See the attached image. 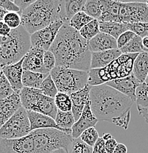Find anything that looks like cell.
Wrapping results in <instances>:
<instances>
[{
    "label": "cell",
    "mask_w": 148,
    "mask_h": 153,
    "mask_svg": "<svg viewBox=\"0 0 148 153\" xmlns=\"http://www.w3.org/2000/svg\"><path fill=\"white\" fill-rule=\"evenodd\" d=\"M55 120L58 127H60V128L66 129V130L71 129V127L76 122L74 115L71 111L63 112V111H58Z\"/></svg>",
    "instance_id": "obj_29"
},
{
    "label": "cell",
    "mask_w": 148,
    "mask_h": 153,
    "mask_svg": "<svg viewBox=\"0 0 148 153\" xmlns=\"http://www.w3.org/2000/svg\"><path fill=\"white\" fill-rule=\"evenodd\" d=\"M10 31L11 29L3 21L0 22V36H7Z\"/></svg>",
    "instance_id": "obj_47"
},
{
    "label": "cell",
    "mask_w": 148,
    "mask_h": 153,
    "mask_svg": "<svg viewBox=\"0 0 148 153\" xmlns=\"http://www.w3.org/2000/svg\"><path fill=\"white\" fill-rule=\"evenodd\" d=\"M0 153H36L32 136L30 134L16 139H2Z\"/></svg>",
    "instance_id": "obj_10"
},
{
    "label": "cell",
    "mask_w": 148,
    "mask_h": 153,
    "mask_svg": "<svg viewBox=\"0 0 148 153\" xmlns=\"http://www.w3.org/2000/svg\"><path fill=\"white\" fill-rule=\"evenodd\" d=\"M130 121V111H127L124 114L121 115L120 116H118L117 118H114L111 120L114 124L117 126L122 127L124 130H126L128 128L129 123Z\"/></svg>",
    "instance_id": "obj_41"
},
{
    "label": "cell",
    "mask_w": 148,
    "mask_h": 153,
    "mask_svg": "<svg viewBox=\"0 0 148 153\" xmlns=\"http://www.w3.org/2000/svg\"><path fill=\"white\" fill-rule=\"evenodd\" d=\"M30 123V129L31 132L33 130H39V129H57L60 131H63L69 135H71L72 130L71 129H63L58 127V124L55 122V120L50 116L46 115L39 114V113L34 112L31 111H27Z\"/></svg>",
    "instance_id": "obj_13"
},
{
    "label": "cell",
    "mask_w": 148,
    "mask_h": 153,
    "mask_svg": "<svg viewBox=\"0 0 148 153\" xmlns=\"http://www.w3.org/2000/svg\"><path fill=\"white\" fill-rule=\"evenodd\" d=\"M92 148H93V153H107L106 149V141L103 137L98 138Z\"/></svg>",
    "instance_id": "obj_44"
},
{
    "label": "cell",
    "mask_w": 148,
    "mask_h": 153,
    "mask_svg": "<svg viewBox=\"0 0 148 153\" xmlns=\"http://www.w3.org/2000/svg\"><path fill=\"white\" fill-rule=\"evenodd\" d=\"M35 1H36L35 0H14L13 2L18 6L21 12H22L25 9L28 8L30 5H31L33 3H34Z\"/></svg>",
    "instance_id": "obj_46"
},
{
    "label": "cell",
    "mask_w": 148,
    "mask_h": 153,
    "mask_svg": "<svg viewBox=\"0 0 148 153\" xmlns=\"http://www.w3.org/2000/svg\"><path fill=\"white\" fill-rule=\"evenodd\" d=\"M14 93L10 82L6 76L2 74L0 79V100L10 97Z\"/></svg>",
    "instance_id": "obj_39"
},
{
    "label": "cell",
    "mask_w": 148,
    "mask_h": 153,
    "mask_svg": "<svg viewBox=\"0 0 148 153\" xmlns=\"http://www.w3.org/2000/svg\"><path fill=\"white\" fill-rule=\"evenodd\" d=\"M49 51L55 55L56 66L87 72L90 71L91 52L89 50V41L69 23H65L60 29Z\"/></svg>",
    "instance_id": "obj_1"
},
{
    "label": "cell",
    "mask_w": 148,
    "mask_h": 153,
    "mask_svg": "<svg viewBox=\"0 0 148 153\" xmlns=\"http://www.w3.org/2000/svg\"><path fill=\"white\" fill-rule=\"evenodd\" d=\"M23 60L24 57L20 61L9 65L2 68L3 74L10 82L13 90L14 91V92L18 94L20 93L21 90L24 87L22 81L24 71L23 68H22Z\"/></svg>",
    "instance_id": "obj_16"
},
{
    "label": "cell",
    "mask_w": 148,
    "mask_h": 153,
    "mask_svg": "<svg viewBox=\"0 0 148 153\" xmlns=\"http://www.w3.org/2000/svg\"><path fill=\"white\" fill-rule=\"evenodd\" d=\"M51 153H68V151L66 150L65 149H59L55 151H53V152Z\"/></svg>",
    "instance_id": "obj_52"
},
{
    "label": "cell",
    "mask_w": 148,
    "mask_h": 153,
    "mask_svg": "<svg viewBox=\"0 0 148 153\" xmlns=\"http://www.w3.org/2000/svg\"><path fill=\"white\" fill-rule=\"evenodd\" d=\"M55 102L58 111L69 112L72 110V102L70 96L67 94L58 92L55 97Z\"/></svg>",
    "instance_id": "obj_33"
},
{
    "label": "cell",
    "mask_w": 148,
    "mask_h": 153,
    "mask_svg": "<svg viewBox=\"0 0 148 153\" xmlns=\"http://www.w3.org/2000/svg\"><path fill=\"white\" fill-rule=\"evenodd\" d=\"M68 153H93V148L83 142L80 138H73Z\"/></svg>",
    "instance_id": "obj_35"
},
{
    "label": "cell",
    "mask_w": 148,
    "mask_h": 153,
    "mask_svg": "<svg viewBox=\"0 0 148 153\" xmlns=\"http://www.w3.org/2000/svg\"><path fill=\"white\" fill-rule=\"evenodd\" d=\"M91 108L98 120L111 121L130 111L134 102L116 89L103 85L92 86Z\"/></svg>",
    "instance_id": "obj_2"
},
{
    "label": "cell",
    "mask_w": 148,
    "mask_h": 153,
    "mask_svg": "<svg viewBox=\"0 0 148 153\" xmlns=\"http://www.w3.org/2000/svg\"><path fill=\"white\" fill-rule=\"evenodd\" d=\"M86 0H66L63 1V14L66 23H69L70 19L77 13L83 10Z\"/></svg>",
    "instance_id": "obj_27"
},
{
    "label": "cell",
    "mask_w": 148,
    "mask_h": 153,
    "mask_svg": "<svg viewBox=\"0 0 148 153\" xmlns=\"http://www.w3.org/2000/svg\"><path fill=\"white\" fill-rule=\"evenodd\" d=\"M92 86L90 85H86L85 87L81 90L77 92L70 94V98H71V102H72V112L75 121L77 122L80 117L83 111L84 108L86 105L88 103L90 98V91Z\"/></svg>",
    "instance_id": "obj_17"
},
{
    "label": "cell",
    "mask_w": 148,
    "mask_h": 153,
    "mask_svg": "<svg viewBox=\"0 0 148 153\" xmlns=\"http://www.w3.org/2000/svg\"><path fill=\"white\" fill-rule=\"evenodd\" d=\"M136 97L138 114L141 115L148 123V86L144 82L136 89Z\"/></svg>",
    "instance_id": "obj_23"
},
{
    "label": "cell",
    "mask_w": 148,
    "mask_h": 153,
    "mask_svg": "<svg viewBox=\"0 0 148 153\" xmlns=\"http://www.w3.org/2000/svg\"><path fill=\"white\" fill-rule=\"evenodd\" d=\"M3 74V71H2V69H1V68H0V79H1V75Z\"/></svg>",
    "instance_id": "obj_54"
},
{
    "label": "cell",
    "mask_w": 148,
    "mask_h": 153,
    "mask_svg": "<svg viewBox=\"0 0 148 153\" xmlns=\"http://www.w3.org/2000/svg\"><path fill=\"white\" fill-rule=\"evenodd\" d=\"M103 13L99 22L119 23L148 22V1L146 2H123L101 0Z\"/></svg>",
    "instance_id": "obj_4"
},
{
    "label": "cell",
    "mask_w": 148,
    "mask_h": 153,
    "mask_svg": "<svg viewBox=\"0 0 148 153\" xmlns=\"http://www.w3.org/2000/svg\"><path fill=\"white\" fill-rule=\"evenodd\" d=\"M22 26L30 35L49 26L53 22L63 20V1L38 0L20 13Z\"/></svg>",
    "instance_id": "obj_3"
},
{
    "label": "cell",
    "mask_w": 148,
    "mask_h": 153,
    "mask_svg": "<svg viewBox=\"0 0 148 153\" xmlns=\"http://www.w3.org/2000/svg\"><path fill=\"white\" fill-rule=\"evenodd\" d=\"M58 92L71 94L88 85L89 72L63 66H55L50 71Z\"/></svg>",
    "instance_id": "obj_7"
},
{
    "label": "cell",
    "mask_w": 148,
    "mask_h": 153,
    "mask_svg": "<svg viewBox=\"0 0 148 153\" xmlns=\"http://www.w3.org/2000/svg\"><path fill=\"white\" fill-rule=\"evenodd\" d=\"M83 11L91 18L99 21L103 13L101 0H87Z\"/></svg>",
    "instance_id": "obj_28"
},
{
    "label": "cell",
    "mask_w": 148,
    "mask_h": 153,
    "mask_svg": "<svg viewBox=\"0 0 148 153\" xmlns=\"http://www.w3.org/2000/svg\"><path fill=\"white\" fill-rule=\"evenodd\" d=\"M132 74L140 83H144L148 74V52H143L136 57Z\"/></svg>",
    "instance_id": "obj_21"
},
{
    "label": "cell",
    "mask_w": 148,
    "mask_h": 153,
    "mask_svg": "<svg viewBox=\"0 0 148 153\" xmlns=\"http://www.w3.org/2000/svg\"><path fill=\"white\" fill-rule=\"evenodd\" d=\"M89 48L91 53L118 49L117 39L103 33H100L89 41Z\"/></svg>",
    "instance_id": "obj_18"
},
{
    "label": "cell",
    "mask_w": 148,
    "mask_h": 153,
    "mask_svg": "<svg viewBox=\"0 0 148 153\" xmlns=\"http://www.w3.org/2000/svg\"><path fill=\"white\" fill-rule=\"evenodd\" d=\"M42 94L40 89L23 87L19 93L22 107L27 111H32Z\"/></svg>",
    "instance_id": "obj_22"
},
{
    "label": "cell",
    "mask_w": 148,
    "mask_h": 153,
    "mask_svg": "<svg viewBox=\"0 0 148 153\" xmlns=\"http://www.w3.org/2000/svg\"><path fill=\"white\" fill-rule=\"evenodd\" d=\"M80 138L87 145L93 147L94 145L95 144V143L97 142V141L100 137H99V133L97 129L94 127H93L85 130L83 133L81 134Z\"/></svg>",
    "instance_id": "obj_36"
},
{
    "label": "cell",
    "mask_w": 148,
    "mask_h": 153,
    "mask_svg": "<svg viewBox=\"0 0 148 153\" xmlns=\"http://www.w3.org/2000/svg\"><path fill=\"white\" fill-rule=\"evenodd\" d=\"M3 22L10 27L11 30H15L22 26V18L19 13L7 12L4 18Z\"/></svg>",
    "instance_id": "obj_37"
},
{
    "label": "cell",
    "mask_w": 148,
    "mask_h": 153,
    "mask_svg": "<svg viewBox=\"0 0 148 153\" xmlns=\"http://www.w3.org/2000/svg\"><path fill=\"white\" fill-rule=\"evenodd\" d=\"M49 74L31 71H24L22 79V85L24 87L39 89L42 82Z\"/></svg>",
    "instance_id": "obj_26"
},
{
    "label": "cell",
    "mask_w": 148,
    "mask_h": 153,
    "mask_svg": "<svg viewBox=\"0 0 148 153\" xmlns=\"http://www.w3.org/2000/svg\"><path fill=\"white\" fill-rule=\"evenodd\" d=\"M64 24L63 20L56 21L49 26L30 35L31 47L39 48L45 52L49 50L59 33L60 29Z\"/></svg>",
    "instance_id": "obj_9"
},
{
    "label": "cell",
    "mask_w": 148,
    "mask_h": 153,
    "mask_svg": "<svg viewBox=\"0 0 148 153\" xmlns=\"http://www.w3.org/2000/svg\"><path fill=\"white\" fill-rule=\"evenodd\" d=\"M100 33L111 36L117 39L122 33L128 31V24L115 22H99Z\"/></svg>",
    "instance_id": "obj_24"
},
{
    "label": "cell",
    "mask_w": 148,
    "mask_h": 153,
    "mask_svg": "<svg viewBox=\"0 0 148 153\" xmlns=\"http://www.w3.org/2000/svg\"><path fill=\"white\" fill-rule=\"evenodd\" d=\"M79 33L84 39L89 41L100 33L99 21L97 19L92 20L91 22H89V24H87L86 26H84L81 29Z\"/></svg>",
    "instance_id": "obj_30"
},
{
    "label": "cell",
    "mask_w": 148,
    "mask_h": 153,
    "mask_svg": "<svg viewBox=\"0 0 148 153\" xmlns=\"http://www.w3.org/2000/svg\"><path fill=\"white\" fill-rule=\"evenodd\" d=\"M122 54L119 49H111L100 52H92L91 69L105 68L114 60H117Z\"/></svg>",
    "instance_id": "obj_19"
},
{
    "label": "cell",
    "mask_w": 148,
    "mask_h": 153,
    "mask_svg": "<svg viewBox=\"0 0 148 153\" xmlns=\"http://www.w3.org/2000/svg\"><path fill=\"white\" fill-rule=\"evenodd\" d=\"M135 36H136V34L133 33V32L130 31V30H128V31L122 33V34L117 39V48L120 49L121 48L125 47L128 43L130 42V40H132L134 38Z\"/></svg>",
    "instance_id": "obj_42"
},
{
    "label": "cell",
    "mask_w": 148,
    "mask_h": 153,
    "mask_svg": "<svg viewBox=\"0 0 148 153\" xmlns=\"http://www.w3.org/2000/svg\"><path fill=\"white\" fill-rule=\"evenodd\" d=\"M0 7L7 12H16L19 13L21 12L18 6L13 2V1L10 0H0Z\"/></svg>",
    "instance_id": "obj_43"
},
{
    "label": "cell",
    "mask_w": 148,
    "mask_h": 153,
    "mask_svg": "<svg viewBox=\"0 0 148 153\" xmlns=\"http://www.w3.org/2000/svg\"><path fill=\"white\" fill-rule=\"evenodd\" d=\"M39 89L41 91L43 94L47 96V97H51V98L55 99V96L58 93V88H57L55 82L51 76L50 74L43 81Z\"/></svg>",
    "instance_id": "obj_34"
},
{
    "label": "cell",
    "mask_w": 148,
    "mask_h": 153,
    "mask_svg": "<svg viewBox=\"0 0 148 153\" xmlns=\"http://www.w3.org/2000/svg\"><path fill=\"white\" fill-rule=\"evenodd\" d=\"M111 138H112V135L110 133H104L103 135V138L105 141H107V140L110 139Z\"/></svg>",
    "instance_id": "obj_51"
},
{
    "label": "cell",
    "mask_w": 148,
    "mask_h": 153,
    "mask_svg": "<svg viewBox=\"0 0 148 153\" xmlns=\"http://www.w3.org/2000/svg\"><path fill=\"white\" fill-rule=\"evenodd\" d=\"M22 107L19 94L16 92L10 97L0 100V128Z\"/></svg>",
    "instance_id": "obj_15"
},
{
    "label": "cell",
    "mask_w": 148,
    "mask_h": 153,
    "mask_svg": "<svg viewBox=\"0 0 148 153\" xmlns=\"http://www.w3.org/2000/svg\"><path fill=\"white\" fill-rule=\"evenodd\" d=\"M106 141V152L107 153H114L116 147H117V144H118L117 140L112 137V138H111L110 139L107 140V141Z\"/></svg>",
    "instance_id": "obj_45"
},
{
    "label": "cell",
    "mask_w": 148,
    "mask_h": 153,
    "mask_svg": "<svg viewBox=\"0 0 148 153\" xmlns=\"http://www.w3.org/2000/svg\"><path fill=\"white\" fill-rule=\"evenodd\" d=\"M114 153H128V148L123 143H118Z\"/></svg>",
    "instance_id": "obj_48"
},
{
    "label": "cell",
    "mask_w": 148,
    "mask_h": 153,
    "mask_svg": "<svg viewBox=\"0 0 148 153\" xmlns=\"http://www.w3.org/2000/svg\"><path fill=\"white\" fill-rule=\"evenodd\" d=\"M98 119H97L96 116L94 115L93 112H92L91 108V102L90 100H89L88 103L86 105L80 117L79 118L78 120L74 123L73 127H71L72 138H80L81 134L83 133L85 130L90 128V127H94L98 122Z\"/></svg>",
    "instance_id": "obj_14"
},
{
    "label": "cell",
    "mask_w": 148,
    "mask_h": 153,
    "mask_svg": "<svg viewBox=\"0 0 148 153\" xmlns=\"http://www.w3.org/2000/svg\"><path fill=\"white\" fill-rule=\"evenodd\" d=\"M92 20H94L93 18L87 15L83 11H81V12L77 13L70 19L69 25L71 27L79 32L84 26H86Z\"/></svg>",
    "instance_id": "obj_32"
},
{
    "label": "cell",
    "mask_w": 148,
    "mask_h": 153,
    "mask_svg": "<svg viewBox=\"0 0 148 153\" xmlns=\"http://www.w3.org/2000/svg\"><path fill=\"white\" fill-rule=\"evenodd\" d=\"M144 83H145L146 85H147L148 86V74H147V78H146V79H145V82H144Z\"/></svg>",
    "instance_id": "obj_53"
},
{
    "label": "cell",
    "mask_w": 148,
    "mask_h": 153,
    "mask_svg": "<svg viewBox=\"0 0 148 153\" xmlns=\"http://www.w3.org/2000/svg\"><path fill=\"white\" fill-rule=\"evenodd\" d=\"M36 153H51L59 149L68 151L72 135L57 129H39L30 133Z\"/></svg>",
    "instance_id": "obj_6"
},
{
    "label": "cell",
    "mask_w": 148,
    "mask_h": 153,
    "mask_svg": "<svg viewBox=\"0 0 148 153\" xmlns=\"http://www.w3.org/2000/svg\"><path fill=\"white\" fill-rule=\"evenodd\" d=\"M30 133L31 129L28 112L22 107L0 128V138L2 139H16L27 136Z\"/></svg>",
    "instance_id": "obj_8"
},
{
    "label": "cell",
    "mask_w": 148,
    "mask_h": 153,
    "mask_svg": "<svg viewBox=\"0 0 148 153\" xmlns=\"http://www.w3.org/2000/svg\"><path fill=\"white\" fill-rule=\"evenodd\" d=\"M112 80L107 67L102 68H93L89 71L88 84L97 86L106 84Z\"/></svg>",
    "instance_id": "obj_25"
},
{
    "label": "cell",
    "mask_w": 148,
    "mask_h": 153,
    "mask_svg": "<svg viewBox=\"0 0 148 153\" xmlns=\"http://www.w3.org/2000/svg\"><path fill=\"white\" fill-rule=\"evenodd\" d=\"M120 51L122 54H139L144 52L142 46V38L136 35L125 47L121 48Z\"/></svg>",
    "instance_id": "obj_31"
},
{
    "label": "cell",
    "mask_w": 148,
    "mask_h": 153,
    "mask_svg": "<svg viewBox=\"0 0 148 153\" xmlns=\"http://www.w3.org/2000/svg\"><path fill=\"white\" fill-rule=\"evenodd\" d=\"M31 48L30 35L22 26L0 36V68L20 61Z\"/></svg>",
    "instance_id": "obj_5"
},
{
    "label": "cell",
    "mask_w": 148,
    "mask_h": 153,
    "mask_svg": "<svg viewBox=\"0 0 148 153\" xmlns=\"http://www.w3.org/2000/svg\"><path fill=\"white\" fill-rule=\"evenodd\" d=\"M141 84L133 74H130L127 77L119 78L110 81L106 83V85L128 97L133 102H136V89Z\"/></svg>",
    "instance_id": "obj_12"
},
{
    "label": "cell",
    "mask_w": 148,
    "mask_h": 153,
    "mask_svg": "<svg viewBox=\"0 0 148 153\" xmlns=\"http://www.w3.org/2000/svg\"><path fill=\"white\" fill-rule=\"evenodd\" d=\"M58 111L55 102V99L42 94L31 111L46 115L55 119Z\"/></svg>",
    "instance_id": "obj_20"
},
{
    "label": "cell",
    "mask_w": 148,
    "mask_h": 153,
    "mask_svg": "<svg viewBox=\"0 0 148 153\" xmlns=\"http://www.w3.org/2000/svg\"><path fill=\"white\" fill-rule=\"evenodd\" d=\"M44 66L46 71L50 74V71L56 66V60L55 55L50 51H46L44 55Z\"/></svg>",
    "instance_id": "obj_40"
},
{
    "label": "cell",
    "mask_w": 148,
    "mask_h": 153,
    "mask_svg": "<svg viewBox=\"0 0 148 153\" xmlns=\"http://www.w3.org/2000/svg\"><path fill=\"white\" fill-rule=\"evenodd\" d=\"M142 46L144 52H148V36L142 38Z\"/></svg>",
    "instance_id": "obj_49"
},
{
    "label": "cell",
    "mask_w": 148,
    "mask_h": 153,
    "mask_svg": "<svg viewBox=\"0 0 148 153\" xmlns=\"http://www.w3.org/2000/svg\"><path fill=\"white\" fill-rule=\"evenodd\" d=\"M7 11L4 10V9L1 8L0 7V22H2V21H4V16H5V15L7 14Z\"/></svg>",
    "instance_id": "obj_50"
},
{
    "label": "cell",
    "mask_w": 148,
    "mask_h": 153,
    "mask_svg": "<svg viewBox=\"0 0 148 153\" xmlns=\"http://www.w3.org/2000/svg\"><path fill=\"white\" fill-rule=\"evenodd\" d=\"M45 51L37 47L30 48L28 53L24 57L22 68L24 71L49 74L44 66V55Z\"/></svg>",
    "instance_id": "obj_11"
},
{
    "label": "cell",
    "mask_w": 148,
    "mask_h": 153,
    "mask_svg": "<svg viewBox=\"0 0 148 153\" xmlns=\"http://www.w3.org/2000/svg\"><path fill=\"white\" fill-rule=\"evenodd\" d=\"M128 30L141 38L148 36V22H136L128 24Z\"/></svg>",
    "instance_id": "obj_38"
}]
</instances>
